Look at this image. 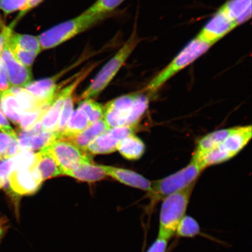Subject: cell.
Instances as JSON below:
<instances>
[{
    "label": "cell",
    "instance_id": "6da1fadb",
    "mask_svg": "<svg viewBox=\"0 0 252 252\" xmlns=\"http://www.w3.org/2000/svg\"><path fill=\"white\" fill-rule=\"evenodd\" d=\"M150 96L143 90L111 100L104 108L103 119L110 128L136 127L147 112Z\"/></svg>",
    "mask_w": 252,
    "mask_h": 252
},
{
    "label": "cell",
    "instance_id": "7a4b0ae2",
    "mask_svg": "<svg viewBox=\"0 0 252 252\" xmlns=\"http://www.w3.org/2000/svg\"><path fill=\"white\" fill-rule=\"evenodd\" d=\"M204 169L199 163L190 161L188 166L180 171L165 178L151 182V189L147 195L150 199L147 212L150 213L159 201L170 195L196 182V179Z\"/></svg>",
    "mask_w": 252,
    "mask_h": 252
},
{
    "label": "cell",
    "instance_id": "3957f363",
    "mask_svg": "<svg viewBox=\"0 0 252 252\" xmlns=\"http://www.w3.org/2000/svg\"><path fill=\"white\" fill-rule=\"evenodd\" d=\"M212 45L195 37L189 42L170 62L168 65L158 73L143 90L152 96L158 91L176 74L206 53Z\"/></svg>",
    "mask_w": 252,
    "mask_h": 252
},
{
    "label": "cell",
    "instance_id": "277c9868",
    "mask_svg": "<svg viewBox=\"0 0 252 252\" xmlns=\"http://www.w3.org/2000/svg\"><path fill=\"white\" fill-rule=\"evenodd\" d=\"M195 184L196 182L162 201L158 236L169 240L175 236L176 228L186 216Z\"/></svg>",
    "mask_w": 252,
    "mask_h": 252
},
{
    "label": "cell",
    "instance_id": "5b68a950",
    "mask_svg": "<svg viewBox=\"0 0 252 252\" xmlns=\"http://www.w3.org/2000/svg\"><path fill=\"white\" fill-rule=\"evenodd\" d=\"M140 42L135 29L117 53L106 63L94 78L93 83L84 91L81 98L88 99L95 97L108 86L123 65Z\"/></svg>",
    "mask_w": 252,
    "mask_h": 252
},
{
    "label": "cell",
    "instance_id": "8992f818",
    "mask_svg": "<svg viewBox=\"0 0 252 252\" xmlns=\"http://www.w3.org/2000/svg\"><path fill=\"white\" fill-rule=\"evenodd\" d=\"M108 15L83 13L72 20L56 25L37 37L41 48L46 50L58 46L99 23Z\"/></svg>",
    "mask_w": 252,
    "mask_h": 252
},
{
    "label": "cell",
    "instance_id": "52a82bcc",
    "mask_svg": "<svg viewBox=\"0 0 252 252\" xmlns=\"http://www.w3.org/2000/svg\"><path fill=\"white\" fill-rule=\"evenodd\" d=\"M252 136V126H238L233 127L222 143L208 154L200 162L204 169L210 166L227 161L237 155L247 146Z\"/></svg>",
    "mask_w": 252,
    "mask_h": 252
},
{
    "label": "cell",
    "instance_id": "ba28073f",
    "mask_svg": "<svg viewBox=\"0 0 252 252\" xmlns=\"http://www.w3.org/2000/svg\"><path fill=\"white\" fill-rule=\"evenodd\" d=\"M47 147L58 163L62 175H65L78 166L92 160L89 156L65 140H54Z\"/></svg>",
    "mask_w": 252,
    "mask_h": 252
},
{
    "label": "cell",
    "instance_id": "9c48e42d",
    "mask_svg": "<svg viewBox=\"0 0 252 252\" xmlns=\"http://www.w3.org/2000/svg\"><path fill=\"white\" fill-rule=\"evenodd\" d=\"M91 70V69H88L84 71L72 83L57 94L55 99L41 120L42 131L56 132L58 130L60 118L65 100L71 95L78 85L86 78Z\"/></svg>",
    "mask_w": 252,
    "mask_h": 252
},
{
    "label": "cell",
    "instance_id": "30bf717a",
    "mask_svg": "<svg viewBox=\"0 0 252 252\" xmlns=\"http://www.w3.org/2000/svg\"><path fill=\"white\" fill-rule=\"evenodd\" d=\"M42 182L34 163L29 168L13 170L8 178L9 188L15 196L20 197L35 193Z\"/></svg>",
    "mask_w": 252,
    "mask_h": 252
},
{
    "label": "cell",
    "instance_id": "8fae6325",
    "mask_svg": "<svg viewBox=\"0 0 252 252\" xmlns=\"http://www.w3.org/2000/svg\"><path fill=\"white\" fill-rule=\"evenodd\" d=\"M236 28L227 16L219 9L204 25L196 37L213 46Z\"/></svg>",
    "mask_w": 252,
    "mask_h": 252
},
{
    "label": "cell",
    "instance_id": "7c38bea8",
    "mask_svg": "<svg viewBox=\"0 0 252 252\" xmlns=\"http://www.w3.org/2000/svg\"><path fill=\"white\" fill-rule=\"evenodd\" d=\"M135 127L110 128L97 137L88 147L86 152L90 154H108L117 151L120 141L134 134Z\"/></svg>",
    "mask_w": 252,
    "mask_h": 252
},
{
    "label": "cell",
    "instance_id": "4fadbf2b",
    "mask_svg": "<svg viewBox=\"0 0 252 252\" xmlns=\"http://www.w3.org/2000/svg\"><path fill=\"white\" fill-rule=\"evenodd\" d=\"M0 58L4 64L11 87L24 88L32 81L31 68L25 67L15 58L7 44Z\"/></svg>",
    "mask_w": 252,
    "mask_h": 252
},
{
    "label": "cell",
    "instance_id": "5bb4252c",
    "mask_svg": "<svg viewBox=\"0 0 252 252\" xmlns=\"http://www.w3.org/2000/svg\"><path fill=\"white\" fill-rule=\"evenodd\" d=\"M58 75L43 79L38 81H32L24 89L31 94L39 105L49 108L55 99L59 86L56 84Z\"/></svg>",
    "mask_w": 252,
    "mask_h": 252
},
{
    "label": "cell",
    "instance_id": "9a60e30c",
    "mask_svg": "<svg viewBox=\"0 0 252 252\" xmlns=\"http://www.w3.org/2000/svg\"><path fill=\"white\" fill-rule=\"evenodd\" d=\"M106 175L111 176L123 184L149 192L151 182L138 173L124 168L110 166L101 165Z\"/></svg>",
    "mask_w": 252,
    "mask_h": 252
},
{
    "label": "cell",
    "instance_id": "2e32d148",
    "mask_svg": "<svg viewBox=\"0 0 252 252\" xmlns=\"http://www.w3.org/2000/svg\"><path fill=\"white\" fill-rule=\"evenodd\" d=\"M233 127L221 129L208 134L198 141L191 161L200 163L208 154L218 148L232 131Z\"/></svg>",
    "mask_w": 252,
    "mask_h": 252
},
{
    "label": "cell",
    "instance_id": "e0dca14e",
    "mask_svg": "<svg viewBox=\"0 0 252 252\" xmlns=\"http://www.w3.org/2000/svg\"><path fill=\"white\" fill-rule=\"evenodd\" d=\"M236 27L252 17V0H228L220 8Z\"/></svg>",
    "mask_w": 252,
    "mask_h": 252
},
{
    "label": "cell",
    "instance_id": "ac0fdd59",
    "mask_svg": "<svg viewBox=\"0 0 252 252\" xmlns=\"http://www.w3.org/2000/svg\"><path fill=\"white\" fill-rule=\"evenodd\" d=\"M110 129L103 118L90 125L83 131L73 137L64 139L77 147L79 150L86 152L88 146L93 142Z\"/></svg>",
    "mask_w": 252,
    "mask_h": 252
},
{
    "label": "cell",
    "instance_id": "d6986e66",
    "mask_svg": "<svg viewBox=\"0 0 252 252\" xmlns=\"http://www.w3.org/2000/svg\"><path fill=\"white\" fill-rule=\"evenodd\" d=\"M34 166L43 182L62 175L58 163L47 146L36 154Z\"/></svg>",
    "mask_w": 252,
    "mask_h": 252
},
{
    "label": "cell",
    "instance_id": "ffe728a7",
    "mask_svg": "<svg viewBox=\"0 0 252 252\" xmlns=\"http://www.w3.org/2000/svg\"><path fill=\"white\" fill-rule=\"evenodd\" d=\"M56 135V132L42 131L31 134L23 131L17 136V140L21 151L40 150L55 140Z\"/></svg>",
    "mask_w": 252,
    "mask_h": 252
},
{
    "label": "cell",
    "instance_id": "44dd1931",
    "mask_svg": "<svg viewBox=\"0 0 252 252\" xmlns=\"http://www.w3.org/2000/svg\"><path fill=\"white\" fill-rule=\"evenodd\" d=\"M117 150L126 159L135 160L144 155L146 146L139 137L133 134L119 141Z\"/></svg>",
    "mask_w": 252,
    "mask_h": 252
},
{
    "label": "cell",
    "instance_id": "7402d4cb",
    "mask_svg": "<svg viewBox=\"0 0 252 252\" xmlns=\"http://www.w3.org/2000/svg\"><path fill=\"white\" fill-rule=\"evenodd\" d=\"M0 109L6 118L16 125H19L24 112L17 97L9 90L0 95Z\"/></svg>",
    "mask_w": 252,
    "mask_h": 252
},
{
    "label": "cell",
    "instance_id": "603a6c76",
    "mask_svg": "<svg viewBox=\"0 0 252 252\" xmlns=\"http://www.w3.org/2000/svg\"><path fill=\"white\" fill-rule=\"evenodd\" d=\"M65 175L78 179V180L94 182L102 180L105 178L106 173L101 165H96L93 163H83L71 171L65 173Z\"/></svg>",
    "mask_w": 252,
    "mask_h": 252
},
{
    "label": "cell",
    "instance_id": "cb8c5ba5",
    "mask_svg": "<svg viewBox=\"0 0 252 252\" xmlns=\"http://www.w3.org/2000/svg\"><path fill=\"white\" fill-rule=\"evenodd\" d=\"M90 125L86 113L83 110L78 108L72 112L64 130L56 140H64L73 137L81 133Z\"/></svg>",
    "mask_w": 252,
    "mask_h": 252
},
{
    "label": "cell",
    "instance_id": "d4e9b609",
    "mask_svg": "<svg viewBox=\"0 0 252 252\" xmlns=\"http://www.w3.org/2000/svg\"><path fill=\"white\" fill-rule=\"evenodd\" d=\"M201 234L199 223L193 217L186 215L176 228L175 236L179 238H193Z\"/></svg>",
    "mask_w": 252,
    "mask_h": 252
},
{
    "label": "cell",
    "instance_id": "484cf974",
    "mask_svg": "<svg viewBox=\"0 0 252 252\" xmlns=\"http://www.w3.org/2000/svg\"><path fill=\"white\" fill-rule=\"evenodd\" d=\"M9 91L17 97L18 101L24 112L36 111L42 108H48L47 107L41 106L37 100L24 88L12 87Z\"/></svg>",
    "mask_w": 252,
    "mask_h": 252
},
{
    "label": "cell",
    "instance_id": "4316f807",
    "mask_svg": "<svg viewBox=\"0 0 252 252\" xmlns=\"http://www.w3.org/2000/svg\"><path fill=\"white\" fill-rule=\"evenodd\" d=\"M8 42L15 43L22 49L38 55L42 50L38 37L30 34H19L12 32Z\"/></svg>",
    "mask_w": 252,
    "mask_h": 252
},
{
    "label": "cell",
    "instance_id": "83f0119b",
    "mask_svg": "<svg viewBox=\"0 0 252 252\" xmlns=\"http://www.w3.org/2000/svg\"><path fill=\"white\" fill-rule=\"evenodd\" d=\"M78 108L83 110L86 113L90 125L94 124L103 117V106L93 99H84L83 101L79 103Z\"/></svg>",
    "mask_w": 252,
    "mask_h": 252
},
{
    "label": "cell",
    "instance_id": "f1b7e54d",
    "mask_svg": "<svg viewBox=\"0 0 252 252\" xmlns=\"http://www.w3.org/2000/svg\"><path fill=\"white\" fill-rule=\"evenodd\" d=\"M125 0H97L91 7L84 12L86 14H109L124 2Z\"/></svg>",
    "mask_w": 252,
    "mask_h": 252
},
{
    "label": "cell",
    "instance_id": "f546056e",
    "mask_svg": "<svg viewBox=\"0 0 252 252\" xmlns=\"http://www.w3.org/2000/svg\"><path fill=\"white\" fill-rule=\"evenodd\" d=\"M48 108H42L36 111L24 112L21 116L18 126L23 131H30L37 123L41 121Z\"/></svg>",
    "mask_w": 252,
    "mask_h": 252
},
{
    "label": "cell",
    "instance_id": "4dcf8cb0",
    "mask_svg": "<svg viewBox=\"0 0 252 252\" xmlns=\"http://www.w3.org/2000/svg\"><path fill=\"white\" fill-rule=\"evenodd\" d=\"M7 45L15 58L25 67L31 68L38 54L21 48L16 44L8 42Z\"/></svg>",
    "mask_w": 252,
    "mask_h": 252
},
{
    "label": "cell",
    "instance_id": "1f68e13d",
    "mask_svg": "<svg viewBox=\"0 0 252 252\" xmlns=\"http://www.w3.org/2000/svg\"><path fill=\"white\" fill-rule=\"evenodd\" d=\"M74 103L73 99L71 96L67 97L63 106V108L60 118L58 130L56 131V139L61 134L67 126L72 112H73Z\"/></svg>",
    "mask_w": 252,
    "mask_h": 252
},
{
    "label": "cell",
    "instance_id": "d6a6232c",
    "mask_svg": "<svg viewBox=\"0 0 252 252\" xmlns=\"http://www.w3.org/2000/svg\"><path fill=\"white\" fill-rule=\"evenodd\" d=\"M13 158L0 160V189L9 186V176L13 170Z\"/></svg>",
    "mask_w": 252,
    "mask_h": 252
},
{
    "label": "cell",
    "instance_id": "836d02e7",
    "mask_svg": "<svg viewBox=\"0 0 252 252\" xmlns=\"http://www.w3.org/2000/svg\"><path fill=\"white\" fill-rule=\"evenodd\" d=\"M28 0H0V9L5 15H8L23 9L27 5Z\"/></svg>",
    "mask_w": 252,
    "mask_h": 252
},
{
    "label": "cell",
    "instance_id": "e575fe53",
    "mask_svg": "<svg viewBox=\"0 0 252 252\" xmlns=\"http://www.w3.org/2000/svg\"><path fill=\"white\" fill-rule=\"evenodd\" d=\"M0 131L9 135L14 140H17L18 135L12 128L7 118L0 110Z\"/></svg>",
    "mask_w": 252,
    "mask_h": 252
},
{
    "label": "cell",
    "instance_id": "d590c367",
    "mask_svg": "<svg viewBox=\"0 0 252 252\" xmlns=\"http://www.w3.org/2000/svg\"><path fill=\"white\" fill-rule=\"evenodd\" d=\"M169 240L158 236L146 252H167Z\"/></svg>",
    "mask_w": 252,
    "mask_h": 252
},
{
    "label": "cell",
    "instance_id": "8d00e7d4",
    "mask_svg": "<svg viewBox=\"0 0 252 252\" xmlns=\"http://www.w3.org/2000/svg\"><path fill=\"white\" fill-rule=\"evenodd\" d=\"M11 86L9 83L7 72L5 70L2 60L0 61V95L10 90Z\"/></svg>",
    "mask_w": 252,
    "mask_h": 252
},
{
    "label": "cell",
    "instance_id": "74e56055",
    "mask_svg": "<svg viewBox=\"0 0 252 252\" xmlns=\"http://www.w3.org/2000/svg\"><path fill=\"white\" fill-rule=\"evenodd\" d=\"M12 140L14 139L7 134L0 133V160L4 159L6 151L8 149Z\"/></svg>",
    "mask_w": 252,
    "mask_h": 252
},
{
    "label": "cell",
    "instance_id": "f35d334b",
    "mask_svg": "<svg viewBox=\"0 0 252 252\" xmlns=\"http://www.w3.org/2000/svg\"><path fill=\"white\" fill-rule=\"evenodd\" d=\"M12 33L11 26L4 28L0 32V56L7 45Z\"/></svg>",
    "mask_w": 252,
    "mask_h": 252
},
{
    "label": "cell",
    "instance_id": "ab89813d",
    "mask_svg": "<svg viewBox=\"0 0 252 252\" xmlns=\"http://www.w3.org/2000/svg\"><path fill=\"white\" fill-rule=\"evenodd\" d=\"M20 146H19L18 140H12L7 151H6L4 159L11 158L18 155L21 152Z\"/></svg>",
    "mask_w": 252,
    "mask_h": 252
},
{
    "label": "cell",
    "instance_id": "60d3db41",
    "mask_svg": "<svg viewBox=\"0 0 252 252\" xmlns=\"http://www.w3.org/2000/svg\"><path fill=\"white\" fill-rule=\"evenodd\" d=\"M8 228L7 220L4 219H0V244L1 243L2 239L4 238Z\"/></svg>",
    "mask_w": 252,
    "mask_h": 252
},
{
    "label": "cell",
    "instance_id": "b9f144b4",
    "mask_svg": "<svg viewBox=\"0 0 252 252\" xmlns=\"http://www.w3.org/2000/svg\"><path fill=\"white\" fill-rule=\"evenodd\" d=\"M1 58H0V61H1Z\"/></svg>",
    "mask_w": 252,
    "mask_h": 252
}]
</instances>
